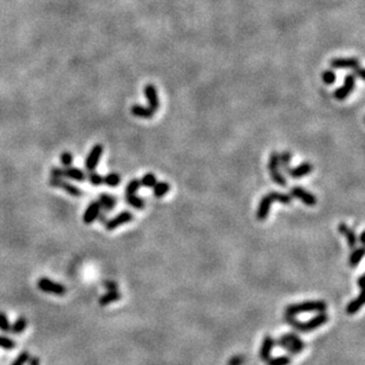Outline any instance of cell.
<instances>
[{
	"instance_id": "1",
	"label": "cell",
	"mask_w": 365,
	"mask_h": 365,
	"mask_svg": "<svg viewBox=\"0 0 365 365\" xmlns=\"http://www.w3.org/2000/svg\"><path fill=\"white\" fill-rule=\"evenodd\" d=\"M292 196L287 193L282 192H270L265 194L263 198L259 201L257 208V219L259 221H265L270 215L271 208H272L273 202H280L282 205H291L292 204Z\"/></svg>"
},
{
	"instance_id": "2",
	"label": "cell",
	"mask_w": 365,
	"mask_h": 365,
	"mask_svg": "<svg viewBox=\"0 0 365 365\" xmlns=\"http://www.w3.org/2000/svg\"><path fill=\"white\" fill-rule=\"evenodd\" d=\"M330 317L328 313L325 312H319L316 316L312 317L311 319H308L307 322H299L296 317L293 316H285V320L291 328H293L296 331L302 332V334H310L322 328L323 325H325L329 322Z\"/></svg>"
},
{
	"instance_id": "3",
	"label": "cell",
	"mask_w": 365,
	"mask_h": 365,
	"mask_svg": "<svg viewBox=\"0 0 365 365\" xmlns=\"http://www.w3.org/2000/svg\"><path fill=\"white\" fill-rule=\"evenodd\" d=\"M328 304L324 300H305V302L290 304L285 308V316L297 317L304 313H319L325 312Z\"/></svg>"
},
{
	"instance_id": "4",
	"label": "cell",
	"mask_w": 365,
	"mask_h": 365,
	"mask_svg": "<svg viewBox=\"0 0 365 365\" xmlns=\"http://www.w3.org/2000/svg\"><path fill=\"white\" fill-rule=\"evenodd\" d=\"M275 345H278L290 355H300L305 350V341L294 332L281 335L275 340Z\"/></svg>"
},
{
	"instance_id": "5",
	"label": "cell",
	"mask_w": 365,
	"mask_h": 365,
	"mask_svg": "<svg viewBox=\"0 0 365 365\" xmlns=\"http://www.w3.org/2000/svg\"><path fill=\"white\" fill-rule=\"evenodd\" d=\"M269 172L271 175V179L275 184L280 187L287 186V180L285 175L282 174L280 169V164H279V152H271L269 158Z\"/></svg>"
},
{
	"instance_id": "6",
	"label": "cell",
	"mask_w": 365,
	"mask_h": 365,
	"mask_svg": "<svg viewBox=\"0 0 365 365\" xmlns=\"http://www.w3.org/2000/svg\"><path fill=\"white\" fill-rule=\"evenodd\" d=\"M51 178H67L70 180H75V181L83 182L87 180V175L82 169L76 167H66V168H52L51 169Z\"/></svg>"
},
{
	"instance_id": "7",
	"label": "cell",
	"mask_w": 365,
	"mask_h": 365,
	"mask_svg": "<svg viewBox=\"0 0 365 365\" xmlns=\"http://www.w3.org/2000/svg\"><path fill=\"white\" fill-rule=\"evenodd\" d=\"M37 286L42 292L54 294V296H64L66 293V287L64 285L51 280L49 278H45V276L38 279Z\"/></svg>"
},
{
	"instance_id": "8",
	"label": "cell",
	"mask_w": 365,
	"mask_h": 365,
	"mask_svg": "<svg viewBox=\"0 0 365 365\" xmlns=\"http://www.w3.org/2000/svg\"><path fill=\"white\" fill-rule=\"evenodd\" d=\"M290 195L292 196V199L299 200V201H302L303 204L308 206V207H314L318 202L316 195L308 192L307 189H305L302 186H293L290 190Z\"/></svg>"
},
{
	"instance_id": "9",
	"label": "cell",
	"mask_w": 365,
	"mask_h": 365,
	"mask_svg": "<svg viewBox=\"0 0 365 365\" xmlns=\"http://www.w3.org/2000/svg\"><path fill=\"white\" fill-rule=\"evenodd\" d=\"M356 87V77L350 73V75H346L345 78H344V83L341 87L338 88V89L335 90L334 92V97L338 101H344L346 99L347 97L351 95V92L355 89Z\"/></svg>"
},
{
	"instance_id": "10",
	"label": "cell",
	"mask_w": 365,
	"mask_h": 365,
	"mask_svg": "<svg viewBox=\"0 0 365 365\" xmlns=\"http://www.w3.org/2000/svg\"><path fill=\"white\" fill-rule=\"evenodd\" d=\"M132 220H134V214L129 211H123L117 215L111 217L110 220H107L104 222V226L107 231H114V229L119 228L121 226L125 225V223L131 222Z\"/></svg>"
},
{
	"instance_id": "11",
	"label": "cell",
	"mask_w": 365,
	"mask_h": 365,
	"mask_svg": "<svg viewBox=\"0 0 365 365\" xmlns=\"http://www.w3.org/2000/svg\"><path fill=\"white\" fill-rule=\"evenodd\" d=\"M49 183H50V186H52L54 188H60V189H63L64 192H66L69 195L73 196V198H79V196L83 194V192H82L78 187L73 186L72 183L65 181L64 179L50 178Z\"/></svg>"
},
{
	"instance_id": "12",
	"label": "cell",
	"mask_w": 365,
	"mask_h": 365,
	"mask_svg": "<svg viewBox=\"0 0 365 365\" xmlns=\"http://www.w3.org/2000/svg\"><path fill=\"white\" fill-rule=\"evenodd\" d=\"M103 152H104V147L102 144H95V146L91 148V150L88 154L87 158H85V169L88 172H93L96 169L97 164H98L99 160H101Z\"/></svg>"
},
{
	"instance_id": "13",
	"label": "cell",
	"mask_w": 365,
	"mask_h": 365,
	"mask_svg": "<svg viewBox=\"0 0 365 365\" xmlns=\"http://www.w3.org/2000/svg\"><path fill=\"white\" fill-rule=\"evenodd\" d=\"M361 64L358 58L356 57H337L331 60L330 65L332 69H357Z\"/></svg>"
},
{
	"instance_id": "14",
	"label": "cell",
	"mask_w": 365,
	"mask_h": 365,
	"mask_svg": "<svg viewBox=\"0 0 365 365\" xmlns=\"http://www.w3.org/2000/svg\"><path fill=\"white\" fill-rule=\"evenodd\" d=\"M144 96L148 101V107L156 113L160 109V97L154 84H147L144 87Z\"/></svg>"
},
{
	"instance_id": "15",
	"label": "cell",
	"mask_w": 365,
	"mask_h": 365,
	"mask_svg": "<svg viewBox=\"0 0 365 365\" xmlns=\"http://www.w3.org/2000/svg\"><path fill=\"white\" fill-rule=\"evenodd\" d=\"M275 346V339L272 335H265L263 343L260 345V350H259V357L261 361L267 362L272 356L273 349Z\"/></svg>"
},
{
	"instance_id": "16",
	"label": "cell",
	"mask_w": 365,
	"mask_h": 365,
	"mask_svg": "<svg viewBox=\"0 0 365 365\" xmlns=\"http://www.w3.org/2000/svg\"><path fill=\"white\" fill-rule=\"evenodd\" d=\"M312 172H313V164H312L311 162H303V163L298 164V166L291 168L288 175H290L293 180H299L310 175Z\"/></svg>"
},
{
	"instance_id": "17",
	"label": "cell",
	"mask_w": 365,
	"mask_h": 365,
	"mask_svg": "<svg viewBox=\"0 0 365 365\" xmlns=\"http://www.w3.org/2000/svg\"><path fill=\"white\" fill-rule=\"evenodd\" d=\"M338 231H339V233L343 235L344 238H345L347 245H349V247L351 249L355 248V247H357V243H358V237L357 234L355 233V231L351 227H349V226L346 225V223L344 222H340L339 225H338Z\"/></svg>"
},
{
	"instance_id": "18",
	"label": "cell",
	"mask_w": 365,
	"mask_h": 365,
	"mask_svg": "<svg viewBox=\"0 0 365 365\" xmlns=\"http://www.w3.org/2000/svg\"><path fill=\"white\" fill-rule=\"evenodd\" d=\"M101 212L102 210H101V206H99L98 204V201L90 202L83 214V222L85 223V225H91V223L96 221Z\"/></svg>"
},
{
	"instance_id": "19",
	"label": "cell",
	"mask_w": 365,
	"mask_h": 365,
	"mask_svg": "<svg viewBox=\"0 0 365 365\" xmlns=\"http://www.w3.org/2000/svg\"><path fill=\"white\" fill-rule=\"evenodd\" d=\"M98 204L101 206V210L104 212H111L116 207L117 200L111 194L102 193L98 195Z\"/></svg>"
},
{
	"instance_id": "20",
	"label": "cell",
	"mask_w": 365,
	"mask_h": 365,
	"mask_svg": "<svg viewBox=\"0 0 365 365\" xmlns=\"http://www.w3.org/2000/svg\"><path fill=\"white\" fill-rule=\"evenodd\" d=\"M131 114L135 117L138 119H144V120H150L154 117L155 111L152 110L149 107H143L141 104H134L131 107Z\"/></svg>"
},
{
	"instance_id": "21",
	"label": "cell",
	"mask_w": 365,
	"mask_h": 365,
	"mask_svg": "<svg viewBox=\"0 0 365 365\" xmlns=\"http://www.w3.org/2000/svg\"><path fill=\"white\" fill-rule=\"evenodd\" d=\"M363 294L364 292H361V294H359L358 297H356V298H353L351 302H349V304H347L345 307L346 314H349V316H353V314L358 313V312L361 311V308L363 307V305H364Z\"/></svg>"
},
{
	"instance_id": "22",
	"label": "cell",
	"mask_w": 365,
	"mask_h": 365,
	"mask_svg": "<svg viewBox=\"0 0 365 365\" xmlns=\"http://www.w3.org/2000/svg\"><path fill=\"white\" fill-rule=\"evenodd\" d=\"M292 152H287V150H285V152H282L281 154H279V164H280V169L282 174H286V175H288L290 174V170H291V162H292Z\"/></svg>"
},
{
	"instance_id": "23",
	"label": "cell",
	"mask_w": 365,
	"mask_h": 365,
	"mask_svg": "<svg viewBox=\"0 0 365 365\" xmlns=\"http://www.w3.org/2000/svg\"><path fill=\"white\" fill-rule=\"evenodd\" d=\"M122 298V294L117 291H108L107 293L103 294L101 298L98 299V304L101 306H108L113 303H117L119 300Z\"/></svg>"
},
{
	"instance_id": "24",
	"label": "cell",
	"mask_w": 365,
	"mask_h": 365,
	"mask_svg": "<svg viewBox=\"0 0 365 365\" xmlns=\"http://www.w3.org/2000/svg\"><path fill=\"white\" fill-rule=\"evenodd\" d=\"M364 253L365 251H364L363 246L355 247V248L352 249L351 254H350V257H349V264L352 269H356V267L358 266L359 263L362 261V259H363L364 257Z\"/></svg>"
},
{
	"instance_id": "25",
	"label": "cell",
	"mask_w": 365,
	"mask_h": 365,
	"mask_svg": "<svg viewBox=\"0 0 365 365\" xmlns=\"http://www.w3.org/2000/svg\"><path fill=\"white\" fill-rule=\"evenodd\" d=\"M152 189V194H154V196L156 199H162L170 192V184L166 181H161V182L157 181V183H156Z\"/></svg>"
},
{
	"instance_id": "26",
	"label": "cell",
	"mask_w": 365,
	"mask_h": 365,
	"mask_svg": "<svg viewBox=\"0 0 365 365\" xmlns=\"http://www.w3.org/2000/svg\"><path fill=\"white\" fill-rule=\"evenodd\" d=\"M125 202L134 210L142 211L146 207V202L142 198L136 195V194H131V195H125Z\"/></svg>"
},
{
	"instance_id": "27",
	"label": "cell",
	"mask_w": 365,
	"mask_h": 365,
	"mask_svg": "<svg viewBox=\"0 0 365 365\" xmlns=\"http://www.w3.org/2000/svg\"><path fill=\"white\" fill-rule=\"evenodd\" d=\"M28 328V319L24 317H19L13 324H11V331L13 335H20Z\"/></svg>"
},
{
	"instance_id": "28",
	"label": "cell",
	"mask_w": 365,
	"mask_h": 365,
	"mask_svg": "<svg viewBox=\"0 0 365 365\" xmlns=\"http://www.w3.org/2000/svg\"><path fill=\"white\" fill-rule=\"evenodd\" d=\"M122 182V178L117 173H109L105 176H103V183H105L109 187H117Z\"/></svg>"
},
{
	"instance_id": "29",
	"label": "cell",
	"mask_w": 365,
	"mask_h": 365,
	"mask_svg": "<svg viewBox=\"0 0 365 365\" xmlns=\"http://www.w3.org/2000/svg\"><path fill=\"white\" fill-rule=\"evenodd\" d=\"M266 363L267 365H291V363H292V357L288 355L275 356V357H271Z\"/></svg>"
},
{
	"instance_id": "30",
	"label": "cell",
	"mask_w": 365,
	"mask_h": 365,
	"mask_svg": "<svg viewBox=\"0 0 365 365\" xmlns=\"http://www.w3.org/2000/svg\"><path fill=\"white\" fill-rule=\"evenodd\" d=\"M141 181V186L144 188H152L157 183V178H156L155 174L152 173H146L142 176V179L140 180Z\"/></svg>"
},
{
	"instance_id": "31",
	"label": "cell",
	"mask_w": 365,
	"mask_h": 365,
	"mask_svg": "<svg viewBox=\"0 0 365 365\" xmlns=\"http://www.w3.org/2000/svg\"><path fill=\"white\" fill-rule=\"evenodd\" d=\"M141 186V181L138 179H132L126 183L125 186V195H131V194H136Z\"/></svg>"
},
{
	"instance_id": "32",
	"label": "cell",
	"mask_w": 365,
	"mask_h": 365,
	"mask_svg": "<svg viewBox=\"0 0 365 365\" xmlns=\"http://www.w3.org/2000/svg\"><path fill=\"white\" fill-rule=\"evenodd\" d=\"M322 81L325 85H334L337 81V75L334 70H324L322 72Z\"/></svg>"
},
{
	"instance_id": "33",
	"label": "cell",
	"mask_w": 365,
	"mask_h": 365,
	"mask_svg": "<svg viewBox=\"0 0 365 365\" xmlns=\"http://www.w3.org/2000/svg\"><path fill=\"white\" fill-rule=\"evenodd\" d=\"M17 346V343L13 339H11L7 335H0V349L2 350H13Z\"/></svg>"
},
{
	"instance_id": "34",
	"label": "cell",
	"mask_w": 365,
	"mask_h": 365,
	"mask_svg": "<svg viewBox=\"0 0 365 365\" xmlns=\"http://www.w3.org/2000/svg\"><path fill=\"white\" fill-rule=\"evenodd\" d=\"M0 331L7 334L11 331V323L4 312H0Z\"/></svg>"
},
{
	"instance_id": "35",
	"label": "cell",
	"mask_w": 365,
	"mask_h": 365,
	"mask_svg": "<svg viewBox=\"0 0 365 365\" xmlns=\"http://www.w3.org/2000/svg\"><path fill=\"white\" fill-rule=\"evenodd\" d=\"M88 180H89L90 183L95 187L101 186L103 183V176L99 175L98 173H95V170H93V172H90L89 176H88Z\"/></svg>"
},
{
	"instance_id": "36",
	"label": "cell",
	"mask_w": 365,
	"mask_h": 365,
	"mask_svg": "<svg viewBox=\"0 0 365 365\" xmlns=\"http://www.w3.org/2000/svg\"><path fill=\"white\" fill-rule=\"evenodd\" d=\"M30 353H29L28 351H23L20 352L18 355V357H17L14 361L12 362V364L11 365H25L26 363L29 362V359H30Z\"/></svg>"
},
{
	"instance_id": "37",
	"label": "cell",
	"mask_w": 365,
	"mask_h": 365,
	"mask_svg": "<svg viewBox=\"0 0 365 365\" xmlns=\"http://www.w3.org/2000/svg\"><path fill=\"white\" fill-rule=\"evenodd\" d=\"M73 162V155L70 152H64L61 154V163L64 167H70Z\"/></svg>"
},
{
	"instance_id": "38",
	"label": "cell",
	"mask_w": 365,
	"mask_h": 365,
	"mask_svg": "<svg viewBox=\"0 0 365 365\" xmlns=\"http://www.w3.org/2000/svg\"><path fill=\"white\" fill-rule=\"evenodd\" d=\"M243 362H245V358H243V356L237 355V356H234V357H232L231 359H229L227 365H243Z\"/></svg>"
},
{
	"instance_id": "39",
	"label": "cell",
	"mask_w": 365,
	"mask_h": 365,
	"mask_svg": "<svg viewBox=\"0 0 365 365\" xmlns=\"http://www.w3.org/2000/svg\"><path fill=\"white\" fill-rule=\"evenodd\" d=\"M104 287L107 288V291H117L119 286H117L116 281L114 280H105L104 281Z\"/></svg>"
},
{
	"instance_id": "40",
	"label": "cell",
	"mask_w": 365,
	"mask_h": 365,
	"mask_svg": "<svg viewBox=\"0 0 365 365\" xmlns=\"http://www.w3.org/2000/svg\"><path fill=\"white\" fill-rule=\"evenodd\" d=\"M353 73H355V75H353L355 77L361 78L362 81H364V79H365V70L363 69V67L358 66L357 69H355V72H353Z\"/></svg>"
},
{
	"instance_id": "41",
	"label": "cell",
	"mask_w": 365,
	"mask_h": 365,
	"mask_svg": "<svg viewBox=\"0 0 365 365\" xmlns=\"http://www.w3.org/2000/svg\"><path fill=\"white\" fill-rule=\"evenodd\" d=\"M28 363L29 365H40V359L34 356V357H30Z\"/></svg>"
},
{
	"instance_id": "42",
	"label": "cell",
	"mask_w": 365,
	"mask_h": 365,
	"mask_svg": "<svg viewBox=\"0 0 365 365\" xmlns=\"http://www.w3.org/2000/svg\"><path fill=\"white\" fill-rule=\"evenodd\" d=\"M358 286H359V288H361V292H364V275L359 276Z\"/></svg>"
},
{
	"instance_id": "43",
	"label": "cell",
	"mask_w": 365,
	"mask_h": 365,
	"mask_svg": "<svg viewBox=\"0 0 365 365\" xmlns=\"http://www.w3.org/2000/svg\"><path fill=\"white\" fill-rule=\"evenodd\" d=\"M359 243H361L362 246L365 245V231H362L361 234H359Z\"/></svg>"
},
{
	"instance_id": "44",
	"label": "cell",
	"mask_w": 365,
	"mask_h": 365,
	"mask_svg": "<svg viewBox=\"0 0 365 365\" xmlns=\"http://www.w3.org/2000/svg\"><path fill=\"white\" fill-rule=\"evenodd\" d=\"M97 220H99V221H102V222L107 221V219H105V214L102 213V212H101V213H99L98 217H97Z\"/></svg>"
}]
</instances>
